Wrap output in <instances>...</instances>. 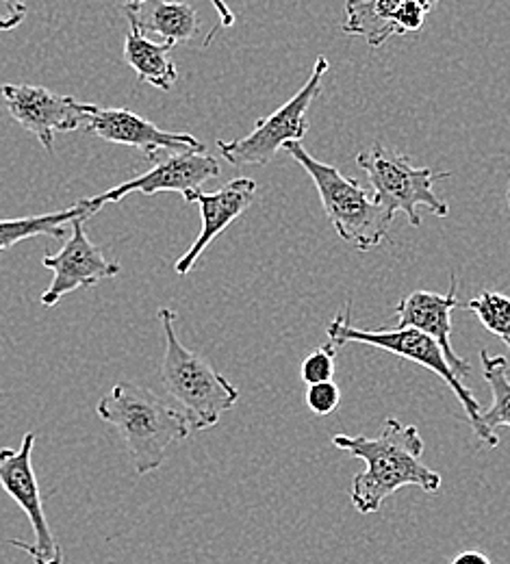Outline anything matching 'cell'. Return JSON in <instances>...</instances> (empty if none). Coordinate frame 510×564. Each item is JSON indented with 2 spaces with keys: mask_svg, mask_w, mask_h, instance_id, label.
Here are the masks:
<instances>
[{
  "mask_svg": "<svg viewBox=\"0 0 510 564\" xmlns=\"http://www.w3.org/2000/svg\"><path fill=\"white\" fill-rule=\"evenodd\" d=\"M456 289L458 281L456 274H452L449 291L445 295L435 291H413L402 297L393 313L398 317V328H415L435 339L452 371L458 378H467L471 373V365L452 348V311L458 306Z\"/></svg>",
  "mask_w": 510,
  "mask_h": 564,
  "instance_id": "5bb4252c",
  "label": "cell"
},
{
  "mask_svg": "<svg viewBox=\"0 0 510 564\" xmlns=\"http://www.w3.org/2000/svg\"><path fill=\"white\" fill-rule=\"evenodd\" d=\"M330 64L326 57H317L308 80L300 87L283 107L274 113L259 118L252 133L241 140L218 141L219 154L235 167L268 165L290 141H302L308 133V107L322 91V80Z\"/></svg>",
  "mask_w": 510,
  "mask_h": 564,
  "instance_id": "52a82bcc",
  "label": "cell"
},
{
  "mask_svg": "<svg viewBox=\"0 0 510 564\" xmlns=\"http://www.w3.org/2000/svg\"><path fill=\"white\" fill-rule=\"evenodd\" d=\"M482 360V373L489 382L493 404L487 413L480 415L482 420V443L487 447H498L500 438L496 434L498 427L507 425L510 427V378L509 360L504 356H491L487 350H480Z\"/></svg>",
  "mask_w": 510,
  "mask_h": 564,
  "instance_id": "e0dca14e",
  "label": "cell"
},
{
  "mask_svg": "<svg viewBox=\"0 0 510 564\" xmlns=\"http://www.w3.org/2000/svg\"><path fill=\"white\" fill-rule=\"evenodd\" d=\"M96 413L120 432L138 476L161 469L170 447L192 434L189 422L178 406L133 382H118L98 402Z\"/></svg>",
  "mask_w": 510,
  "mask_h": 564,
  "instance_id": "7a4b0ae2",
  "label": "cell"
},
{
  "mask_svg": "<svg viewBox=\"0 0 510 564\" xmlns=\"http://www.w3.org/2000/svg\"><path fill=\"white\" fill-rule=\"evenodd\" d=\"M467 311H471L482 326L498 335L507 346H510V297L496 291H482L478 297L467 302Z\"/></svg>",
  "mask_w": 510,
  "mask_h": 564,
  "instance_id": "ffe728a7",
  "label": "cell"
},
{
  "mask_svg": "<svg viewBox=\"0 0 510 564\" xmlns=\"http://www.w3.org/2000/svg\"><path fill=\"white\" fill-rule=\"evenodd\" d=\"M159 322L165 341L161 360V382L165 391L185 413L192 432L218 425L221 415L237 404L239 391L214 369L211 362L181 344L174 311L161 308Z\"/></svg>",
  "mask_w": 510,
  "mask_h": 564,
  "instance_id": "3957f363",
  "label": "cell"
},
{
  "mask_svg": "<svg viewBox=\"0 0 510 564\" xmlns=\"http://www.w3.org/2000/svg\"><path fill=\"white\" fill-rule=\"evenodd\" d=\"M333 445L365 460V471L355 478L350 491L352 506L361 514L378 512L387 497L404 487H420L426 494L441 489V476L422 463L424 438L417 425L389 417L376 438L337 434Z\"/></svg>",
  "mask_w": 510,
  "mask_h": 564,
  "instance_id": "6da1fadb",
  "label": "cell"
},
{
  "mask_svg": "<svg viewBox=\"0 0 510 564\" xmlns=\"http://www.w3.org/2000/svg\"><path fill=\"white\" fill-rule=\"evenodd\" d=\"M147 33H156L163 42L178 46L192 42L200 31L198 11L187 2L156 0L147 20H142Z\"/></svg>",
  "mask_w": 510,
  "mask_h": 564,
  "instance_id": "d6986e66",
  "label": "cell"
},
{
  "mask_svg": "<svg viewBox=\"0 0 510 564\" xmlns=\"http://www.w3.org/2000/svg\"><path fill=\"white\" fill-rule=\"evenodd\" d=\"M507 198H509V212H510V183H509V194H507Z\"/></svg>",
  "mask_w": 510,
  "mask_h": 564,
  "instance_id": "83f0119b",
  "label": "cell"
},
{
  "mask_svg": "<svg viewBox=\"0 0 510 564\" xmlns=\"http://www.w3.org/2000/svg\"><path fill=\"white\" fill-rule=\"evenodd\" d=\"M509 348H510V346H509Z\"/></svg>",
  "mask_w": 510,
  "mask_h": 564,
  "instance_id": "f1b7e54d",
  "label": "cell"
},
{
  "mask_svg": "<svg viewBox=\"0 0 510 564\" xmlns=\"http://www.w3.org/2000/svg\"><path fill=\"white\" fill-rule=\"evenodd\" d=\"M449 564H491V561H489V556H485L482 552L467 550V552L456 554Z\"/></svg>",
  "mask_w": 510,
  "mask_h": 564,
  "instance_id": "cb8c5ba5",
  "label": "cell"
},
{
  "mask_svg": "<svg viewBox=\"0 0 510 564\" xmlns=\"http://www.w3.org/2000/svg\"><path fill=\"white\" fill-rule=\"evenodd\" d=\"M209 2L216 7L219 20H221V26H232L235 24V13L230 11V7L224 0H209Z\"/></svg>",
  "mask_w": 510,
  "mask_h": 564,
  "instance_id": "d4e9b609",
  "label": "cell"
},
{
  "mask_svg": "<svg viewBox=\"0 0 510 564\" xmlns=\"http://www.w3.org/2000/svg\"><path fill=\"white\" fill-rule=\"evenodd\" d=\"M129 18V33L124 37V62L135 70L138 83H148L161 91H170L178 80L176 64L172 62V44L152 42L142 26V13L124 9Z\"/></svg>",
  "mask_w": 510,
  "mask_h": 564,
  "instance_id": "2e32d148",
  "label": "cell"
},
{
  "mask_svg": "<svg viewBox=\"0 0 510 564\" xmlns=\"http://www.w3.org/2000/svg\"><path fill=\"white\" fill-rule=\"evenodd\" d=\"M219 172L221 167L218 159L207 154L205 150H181L167 156H159L154 161V167L148 170L147 174H140L122 185H116L100 196L83 198L80 203L96 215L100 209H105V205L120 203L129 194L154 196L161 192H174L185 198L192 192L203 189L207 181L218 178Z\"/></svg>",
  "mask_w": 510,
  "mask_h": 564,
  "instance_id": "30bf717a",
  "label": "cell"
},
{
  "mask_svg": "<svg viewBox=\"0 0 510 564\" xmlns=\"http://www.w3.org/2000/svg\"><path fill=\"white\" fill-rule=\"evenodd\" d=\"M29 7L24 0H0V31H13L24 22Z\"/></svg>",
  "mask_w": 510,
  "mask_h": 564,
  "instance_id": "603a6c76",
  "label": "cell"
},
{
  "mask_svg": "<svg viewBox=\"0 0 510 564\" xmlns=\"http://www.w3.org/2000/svg\"><path fill=\"white\" fill-rule=\"evenodd\" d=\"M283 150L306 170L326 217L346 243L367 252L389 237L393 215L384 212L355 178H348L335 165L311 156L302 141H290Z\"/></svg>",
  "mask_w": 510,
  "mask_h": 564,
  "instance_id": "277c9868",
  "label": "cell"
},
{
  "mask_svg": "<svg viewBox=\"0 0 510 564\" xmlns=\"http://www.w3.org/2000/svg\"><path fill=\"white\" fill-rule=\"evenodd\" d=\"M254 198H257V181L246 178V176L226 183L214 194L198 189V192H192L189 196H185L187 203L198 205L200 217H203V230H200L198 239L192 243V248L176 261L174 272L178 276H187L194 270L196 261L203 257V252L237 217H241L252 207Z\"/></svg>",
  "mask_w": 510,
  "mask_h": 564,
  "instance_id": "7c38bea8",
  "label": "cell"
},
{
  "mask_svg": "<svg viewBox=\"0 0 510 564\" xmlns=\"http://www.w3.org/2000/svg\"><path fill=\"white\" fill-rule=\"evenodd\" d=\"M87 215L91 217L94 213L89 212L80 200L74 205L73 209H64L57 213H44V215H31V217H15V219H0V252L13 248L20 241L33 239V237H66L70 221Z\"/></svg>",
  "mask_w": 510,
  "mask_h": 564,
  "instance_id": "ac0fdd59",
  "label": "cell"
},
{
  "mask_svg": "<svg viewBox=\"0 0 510 564\" xmlns=\"http://www.w3.org/2000/svg\"><path fill=\"white\" fill-rule=\"evenodd\" d=\"M300 373H302V380L306 384L333 380V376H335V348L330 344H326L311 356H306V360L302 362Z\"/></svg>",
  "mask_w": 510,
  "mask_h": 564,
  "instance_id": "44dd1931",
  "label": "cell"
},
{
  "mask_svg": "<svg viewBox=\"0 0 510 564\" xmlns=\"http://www.w3.org/2000/svg\"><path fill=\"white\" fill-rule=\"evenodd\" d=\"M85 129L100 140L131 145L147 154L148 161H156L159 152H181V150H205L203 141L189 133H170L152 124L147 118L129 109H100L89 116Z\"/></svg>",
  "mask_w": 510,
  "mask_h": 564,
  "instance_id": "4fadbf2b",
  "label": "cell"
},
{
  "mask_svg": "<svg viewBox=\"0 0 510 564\" xmlns=\"http://www.w3.org/2000/svg\"><path fill=\"white\" fill-rule=\"evenodd\" d=\"M0 96L11 118L35 135L46 152L55 150V133H70L85 127L98 107L26 83H7L0 87Z\"/></svg>",
  "mask_w": 510,
  "mask_h": 564,
  "instance_id": "9c48e42d",
  "label": "cell"
},
{
  "mask_svg": "<svg viewBox=\"0 0 510 564\" xmlns=\"http://www.w3.org/2000/svg\"><path fill=\"white\" fill-rule=\"evenodd\" d=\"M35 434L26 432L20 447H0V489L9 495L29 517L33 528V543L15 541L9 543L26 552L35 564H64V550L57 543L51 523L44 512V499L33 469Z\"/></svg>",
  "mask_w": 510,
  "mask_h": 564,
  "instance_id": "ba28073f",
  "label": "cell"
},
{
  "mask_svg": "<svg viewBox=\"0 0 510 564\" xmlns=\"http://www.w3.org/2000/svg\"><path fill=\"white\" fill-rule=\"evenodd\" d=\"M328 344L335 350L344 348L348 344H363V346H371V348H378V350H384V352L395 354L404 360H411L415 365H422V367L431 369L452 389V393L456 395V400L460 402L467 420L471 423L476 436L482 441L480 402L460 382V378L452 371L445 354L438 348L437 341L431 339L428 335H424L415 328H393V330H387V328H378V330L355 328L350 324L348 311H344L328 324Z\"/></svg>",
  "mask_w": 510,
  "mask_h": 564,
  "instance_id": "8992f818",
  "label": "cell"
},
{
  "mask_svg": "<svg viewBox=\"0 0 510 564\" xmlns=\"http://www.w3.org/2000/svg\"><path fill=\"white\" fill-rule=\"evenodd\" d=\"M357 165L371 183L373 200L389 215L404 213L415 228L422 226V209L447 217L449 207L438 198L435 183L449 178V172L435 174L431 167H415L409 156L378 141L357 154Z\"/></svg>",
  "mask_w": 510,
  "mask_h": 564,
  "instance_id": "5b68a950",
  "label": "cell"
},
{
  "mask_svg": "<svg viewBox=\"0 0 510 564\" xmlns=\"http://www.w3.org/2000/svg\"><path fill=\"white\" fill-rule=\"evenodd\" d=\"M339 402H341V391L333 380L315 382V384H308L306 389V404L319 417L335 413Z\"/></svg>",
  "mask_w": 510,
  "mask_h": 564,
  "instance_id": "7402d4cb",
  "label": "cell"
},
{
  "mask_svg": "<svg viewBox=\"0 0 510 564\" xmlns=\"http://www.w3.org/2000/svg\"><path fill=\"white\" fill-rule=\"evenodd\" d=\"M147 2L148 0H124V7H122V9H131V11L142 13V7H144Z\"/></svg>",
  "mask_w": 510,
  "mask_h": 564,
  "instance_id": "484cf974",
  "label": "cell"
},
{
  "mask_svg": "<svg viewBox=\"0 0 510 564\" xmlns=\"http://www.w3.org/2000/svg\"><path fill=\"white\" fill-rule=\"evenodd\" d=\"M87 219V215L73 219V232L64 248L57 254H44L42 259V265L53 272L51 286L42 293L44 306H55L76 289H87L107 279H116L122 272L116 261H109L105 252L89 241L85 232Z\"/></svg>",
  "mask_w": 510,
  "mask_h": 564,
  "instance_id": "8fae6325",
  "label": "cell"
},
{
  "mask_svg": "<svg viewBox=\"0 0 510 564\" xmlns=\"http://www.w3.org/2000/svg\"><path fill=\"white\" fill-rule=\"evenodd\" d=\"M420 2H422V7L431 13V11H433V7L437 4L438 0H420Z\"/></svg>",
  "mask_w": 510,
  "mask_h": 564,
  "instance_id": "4316f807",
  "label": "cell"
},
{
  "mask_svg": "<svg viewBox=\"0 0 510 564\" xmlns=\"http://www.w3.org/2000/svg\"><path fill=\"white\" fill-rule=\"evenodd\" d=\"M426 15L420 0H348L344 33L363 35L371 48H380L393 35L420 31Z\"/></svg>",
  "mask_w": 510,
  "mask_h": 564,
  "instance_id": "9a60e30c",
  "label": "cell"
}]
</instances>
